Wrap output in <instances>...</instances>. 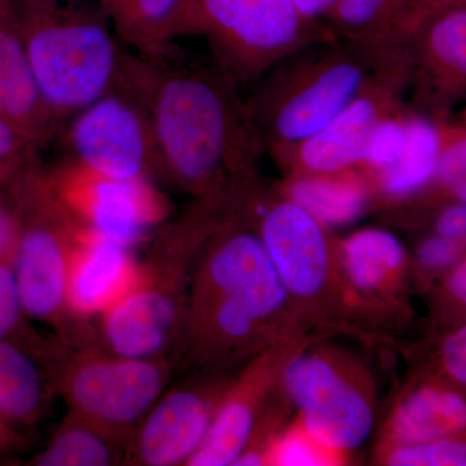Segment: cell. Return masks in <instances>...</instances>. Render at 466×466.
Masks as SVG:
<instances>
[{
	"label": "cell",
	"instance_id": "obj_1",
	"mask_svg": "<svg viewBox=\"0 0 466 466\" xmlns=\"http://www.w3.org/2000/svg\"><path fill=\"white\" fill-rule=\"evenodd\" d=\"M116 84L146 110L159 177L195 198L258 186L263 152L247 100L216 61L186 60L175 47L157 56L125 52Z\"/></svg>",
	"mask_w": 466,
	"mask_h": 466
},
{
	"label": "cell",
	"instance_id": "obj_2",
	"mask_svg": "<svg viewBox=\"0 0 466 466\" xmlns=\"http://www.w3.org/2000/svg\"><path fill=\"white\" fill-rule=\"evenodd\" d=\"M296 330L305 329L293 317L250 208H227L208 231L193 269L173 355L177 367L222 373Z\"/></svg>",
	"mask_w": 466,
	"mask_h": 466
},
{
	"label": "cell",
	"instance_id": "obj_3",
	"mask_svg": "<svg viewBox=\"0 0 466 466\" xmlns=\"http://www.w3.org/2000/svg\"><path fill=\"white\" fill-rule=\"evenodd\" d=\"M408 67L401 45L323 39L285 58L257 82L248 115L262 152L274 155L314 137L361 92Z\"/></svg>",
	"mask_w": 466,
	"mask_h": 466
},
{
	"label": "cell",
	"instance_id": "obj_4",
	"mask_svg": "<svg viewBox=\"0 0 466 466\" xmlns=\"http://www.w3.org/2000/svg\"><path fill=\"white\" fill-rule=\"evenodd\" d=\"M11 5L34 73L63 130L79 110L115 87L125 56L122 45L97 0Z\"/></svg>",
	"mask_w": 466,
	"mask_h": 466
},
{
	"label": "cell",
	"instance_id": "obj_5",
	"mask_svg": "<svg viewBox=\"0 0 466 466\" xmlns=\"http://www.w3.org/2000/svg\"><path fill=\"white\" fill-rule=\"evenodd\" d=\"M156 233L139 283L97 319V342L122 357L173 358L208 225L200 214L187 210Z\"/></svg>",
	"mask_w": 466,
	"mask_h": 466
},
{
	"label": "cell",
	"instance_id": "obj_6",
	"mask_svg": "<svg viewBox=\"0 0 466 466\" xmlns=\"http://www.w3.org/2000/svg\"><path fill=\"white\" fill-rule=\"evenodd\" d=\"M5 192L18 218L14 267L27 317L54 328L66 346L90 343L95 330L76 323L66 303L67 271L81 226L52 195L43 167Z\"/></svg>",
	"mask_w": 466,
	"mask_h": 466
},
{
	"label": "cell",
	"instance_id": "obj_7",
	"mask_svg": "<svg viewBox=\"0 0 466 466\" xmlns=\"http://www.w3.org/2000/svg\"><path fill=\"white\" fill-rule=\"evenodd\" d=\"M251 219L274 265L297 323L309 330L350 311L337 263V242L306 208L260 187Z\"/></svg>",
	"mask_w": 466,
	"mask_h": 466
},
{
	"label": "cell",
	"instance_id": "obj_8",
	"mask_svg": "<svg viewBox=\"0 0 466 466\" xmlns=\"http://www.w3.org/2000/svg\"><path fill=\"white\" fill-rule=\"evenodd\" d=\"M177 370L170 357H122L91 343L66 346L48 370L67 412L130 441Z\"/></svg>",
	"mask_w": 466,
	"mask_h": 466
},
{
	"label": "cell",
	"instance_id": "obj_9",
	"mask_svg": "<svg viewBox=\"0 0 466 466\" xmlns=\"http://www.w3.org/2000/svg\"><path fill=\"white\" fill-rule=\"evenodd\" d=\"M193 35L208 39L214 61L238 86L257 84L306 46L332 38L291 0H192Z\"/></svg>",
	"mask_w": 466,
	"mask_h": 466
},
{
	"label": "cell",
	"instance_id": "obj_10",
	"mask_svg": "<svg viewBox=\"0 0 466 466\" xmlns=\"http://www.w3.org/2000/svg\"><path fill=\"white\" fill-rule=\"evenodd\" d=\"M279 389L314 440L346 459L372 434L375 401L360 367L329 348L297 350L281 372Z\"/></svg>",
	"mask_w": 466,
	"mask_h": 466
},
{
	"label": "cell",
	"instance_id": "obj_11",
	"mask_svg": "<svg viewBox=\"0 0 466 466\" xmlns=\"http://www.w3.org/2000/svg\"><path fill=\"white\" fill-rule=\"evenodd\" d=\"M48 188L85 228L134 248L148 240L173 213L152 179H119L64 158L43 167Z\"/></svg>",
	"mask_w": 466,
	"mask_h": 466
},
{
	"label": "cell",
	"instance_id": "obj_12",
	"mask_svg": "<svg viewBox=\"0 0 466 466\" xmlns=\"http://www.w3.org/2000/svg\"><path fill=\"white\" fill-rule=\"evenodd\" d=\"M66 158L119 179L159 177L157 155L146 110L116 84L73 116L61 130Z\"/></svg>",
	"mask_w": 466,
	"mask_h": 466
},
{
	"label": "cell",
	"instance_id": "obj_13",
	"mask_svg": "<svg viewBox=\"0 0 466 466\" xmlns=\"http://www.w3.org/2000/svg\"><path fill=\"white\" fill-rule=\"evenodd\" d=\"M232 379L204 373L170 385L134 431L124 465H188Z\"/></svg>",
	"mask_w": 466,
	"mask_h": 466
},
{
	"label": "cell",
	"instance_id": "obj_14",
	"mask_svg": "<svg viewBox=\"0 0 466 466\" xmlns=\"http://www.w3.org/2000/svg\"><path fill=\"white\" fill-rule=\"evenodd\" d=\"M306 333L291 332L248 361L229 382L204 443L187 466L235 464L269 415V400L278 390L285 363L309 342Z\"/></svg>",
	"mask_w": 466,
	"mask_h": 466
},
{
	"label": "cell",
	"instance_id": "obj_15",
	"mask_svg": "<svg viewBox=\"0 0 466 466\" xmlns=\"http://www.w3.org/2000/svg\"><path fill=\"white\" fill-rule=\"evenodd\" d=\"M408 84V67L392 70L361 92L323 130L305 142L279 150L271 157L287 177L339 173L358 167L377 124L403 108L401 97Z\"/></svg>",
	"mask_w": 466,
	"mask_h": 466
},
{
	"label": "cell",
	"instance_id": "obj_16",
	"mask_svg": "<svg viewBox=\"0 0 466 466\" xmlns=\"http://www.w3.org/2000/svg\"><path fill=\"white\" fill-rule=\"evenodd\" d=\"M403 42L417 112L441 119L466 99V11L431 15Z\"/></svg>",
	"mask_w": 466,
	"mask_h": 466
},
{
	"label": "cell",
	"instance_id": "obj_17",
	"mask_svg": "<svg viewBox=\"0 0 466 466\" xmlns=\"http://www.w3.org/2000/svg\"><path fill=\"white\" fill-rule=\"evenodd\" d=\"M142 276L134 248L79 227L67 271L66 303L76 323L91 325L124 299Z\"/></svg>",
	"mask_w": 466,
	"mask_h": 466
},
{
	"label": "cell",
	"instance_id": "obj_18",
	"mask_svg": "<svg viewBox=\"0 0 466 466\" xmlns=\"http://www.w3.org/2000/svg\"><path fill=\"white\" fill-rule=\"evenodd\" d=\"M336 250L350 311L397 300L407 275L408 254L394 233L368 227L337 242Z\"/></svg>",
	"mask_w": 466,
	"mask_h": 466
},
{
	"label": "cell",
	"instance_id": "obj_19",
	"mask_svg": "<svg viewBox=\"0 0 466 466\" xmlns=\"http://www.w3.org/2000/svg\"><path fill=\"white\" fill-rule=\"evenodd\" d=\"M0 116L41 149L61 133L27 56L11 0H0Z\"/></svg>",
	"mask_w": 466,
	"mask_h": 466
},
{
	"label": "cell",
	"instance_id": "obj_20",
	"mask_svg": "<svg viewBox=\"0 0 466 466\" xmlns=\"http://www.w3.org/2000/svg\"><path fill=\"white\" fill-rule=\"evenodd\" d=\"M466 435V391L441 375L410 383L392 408L381 450Z\"/></svg>",
	"mask_w": 466,
	"mask_h": 466
},
{
	"label": "cell",
	"instance_id": "obj_21",
	"mask_svg": "<svg viewBox=\"0 0 466 466\" xmlns=\"http://www.w3.org/2000/svg\"><path fill=\"white\" fill-rule=\"evenodd\" d=\"M119 43L157 56L193 35L192 0H97Z\"/></svg>",
	"mask_w": 466,
	"mask_h": 466
},
{
	"label": "cell",
	"instance_id": "obj_22",
	"mask_svg": "<svg viewBox=\"0 0 466 466\" xmlns=\"http://www.w3.org/2000/svg\"><path fill=\"white\" fill-rule=\"evenodd\" d=\"M443 146V122L420 112L407 113V143L400 157L379 173L366 175L373 198L412 200L433 186Z\"/></svg>",
	"mask_w": 466,
	"mask_h": 466
},
{
	"label": "cell",
	"instance_id": "obj_23",
	"mask_svg": "<svg viewBox=\"0 0 466 466\" xmlns=\"http://www.w3.org/2000/svg\"><path fill=\"white\" fill-rule=\"evenodd\" d=\"M280 191L328 229L351 225L373 200L372 187L359 167L339 173L289 175Z\"/></svg>",
	"mask_w": 466,
	"mask_h": 466
},
{
	"label": "cell",
	"instance_id": "obj_24",
	"mask_svg": "<svg viewBox=\"0 0 466 466\" xmlns=\"http://www.w3.org/2000/svg\"><path fill=\"white\" fill-rule=\"evenodd\" d=\"M130 441L67 412L47 447L34 456L36 466L124 465Z\"/></svg>",
	"mask_w": 466,
	"mask_h": 466
},
{
	"label": "cell",
	"instance_id": "obj_25",
	"mask_svg": "<svg viewBox=\"0 0 466 466\" xmlns=\"http://www.w3.org/2000/svg\"><path fill=\"white\" fill-rule=\"evenodd\" d=\"M39 361L16 343L0 339V420L14 429L41 420L48 389Z\"/></svg>",
	"mask_w": 466,
	"mask_h": 466
},
{
	"label": "cell",
	"instance_id": "obj_26",
	"mask_svg": "<svg viewBox=\"0 0 466 466\" xmlns=\"http://www.w3.org/2000/svg\"><path fill=\"white\" fill-rule=\"evenodd\" d=\"M410 0H337L325 21L334 36L367 45H400Z\"/></svg>",
	"mask_w": 466,
	"mask_h": 466
},
{
	"label": "cell",
	"instance_id": "obj_27",
	"mask_svg": "<svg viewBox=\"0 0 466 466\" xmlns=\"http://www.w3.org/2000/svg\"><path fill=\"white\" fill-rule=\"evenodd\" d=\"M0 339L16 343L26 350L47 370L63 352L64 343L56 339L48 341L29 323L12 260H0Z\"/></svg>",
	"mask_w": 466,
	"mask_h": 466
},
{
	"label": "cell",
	"instance_id": "obj_28",
	"mask_svg": "<svg viewBox=\"0 0 466 466\" xmlns=\"http://www.w3.org/2000/svg\"><path fill=\"white\" fill-rule=\"evenodd\" d=\"M342 461V456L319 443L297 421L276 431L266 451V465L325 466Z\"/></svg>",
	"mask_w": 466,
	"mask_h": 466
},
{
	"label": "cell",
	"instance_id": "obj_29",
	"mask_svg": "<svg viewBox=\"0 0 466 466\" xmlns=\"http://www.w3.org/2000/svg\"><path fill=\"white\" fill-rule=\"evenodd\" d=\"M41 150L16 126L0 116V191H7L42 167Z\"/></svg>",
	"mask_w": 466,
	"mask_h": 466
},
{
	"label": "cell",
	"instance_id": "obj_30",
	"mask_svg": "<svg viewBox=\"0 0 466 466\" xmlns=\"http://www.w3.org/2000/svg\"><path fill=\"white\" fill-rule=\"evenodd\" d=\"M380 460L391 466H466V435L395 447Z\"/></svg>",
	"mask_w": 466,
	"mask_h": 466
},
{
	"label": "cell",
	"instance_id": "obj_31",
	"mask_svg": "<svg viewBox=\"0 0 466 466\" xmlns=\"http://www.w3.org/2000/svg\"><path fill=\"white\" fill-rule=\"evenodd\" d=\"M407 113L401 108L377 124L358 167L364 174L379 173L400 157L407 143Z\"/></svg>",
	"mask_w": 466,
	"mask_h": 466
},
{
	"label": "cell",
	"instance_id": "obj_32",
	"mask_svg": "<svg viewBox=\"0 0 466 466\" xmlns=\"http://www.w3.org/2000/svg\"><path fill=\"white\" fill-rule=\"evenodd\" d=\"M466 179V125L443 124V146L433 186L429 191H441L450 184Z\"/></svg>",
	"mask_w": 466,
	"mask_h": 466
},
{
	"label": "cell",
	"instance_id": "obj_33",
	"mask_svg": "<svg viewBox=\"0 0 466 466\" xmlns=\"http://www.w3.org/2000/svg\"><path fill=\"white\" fill-rule=\"evenodd\" d=\"M465 254V245L434 232L417 248L416 265L425 275L449 274Z\"/></svg>",
	"mask_w": 466,
	"mask_h": 466
},
{
	"label": "cell",
	"instance_id": "obj_34",
	"mask_svg": "<svg viewBox=\"0 0 466 466\" xmlns=\"http://www.w3.org/2000/svg\"><path fill=\"white\" fill-rule=\"evenodd\" d=\"M440 375L466 391V321L444 337L438 352Z\"/></svg>",
	"mask_w": 466,
	"mask_h": 466
},
{
	"label": "cell",
	"instance_id": "obj_35",
	"mask_svg": "<svg viewBox=\"0 0 466 466\" xmlns=\"http://www.w3.org/2000/svg\"><path fill=\"white\" fill-rule=\"evenodd\" d=\"M438 306L456 325L466 321V254L446 275L438 294Z\"/></svg>",
	"mask_w": 466,
	"mask_h": 466
},
{
	"label": "cell",
	"instance_id": "obj_36",
	"mask_svg": "<svg viewBox=\"0 0 466 466\" xmlns=\"http://www.w3.org/2000/svg\"><path fill=\"white\" fill-rule=\"evenodd\" d=\"M443 11H466V0H410L400 25V38L426 17Z\"/></svg>",
	"mask_w": 466,
	"mask_h": 466
},
{
	"label": "cell",
	"instance_id": "obj_37",
	"mask_svg": "<svg viewBox=\"0 0 466 466\" xmlns=\"http://www.w3.org/2000/svg\"><path fill=\"white\" fill-rule=\"evenodd\" d=\"M434 232L466 247V202L450 201L434 218Z\"/></svg>",
	"mask_w": 466,
	"mask_h": 466
},
{
	"label": "cell",
	"instance_id": "obj_38",
	"mask_svg": "<svg viewBox=\"0 0 466 466\" xmlns=\"http://www.w3.org/2000/svg\"><path fill=\"white\" fill-rule=\"evenodd\" d=\"M18 236V218L7 193L0 191V260L15 259Z\"/></svg>",
	"mask_w": 466,
	"mask_h": 466
},
{
	"label": "cell",
	"instance_id": "obj_39",
	"mask_svg": "<svg viewBox=\"0 0 466 466\" xmlns=\"http://www.w3.org/2000/svg\"><path fill=\"white\" fill-rule=\"evenodd\" d=\"M303 16L325 24L332 14L337 0H291Z\"/></svg>",
	"mask_w": 466,
	"mask_h": 466
},
{
	"label": "cell",
	"instance_id": "obj_40",
	"mask_svg": "<svg viewBox=\"0 0 466 466\" xmlns=\"http://www.w3.org/2000/svg\"><path fill=\"white\" fill-rule=\"evenodd\" d=\"M20 441L16 429L12 428L0 420V455L16 447Z\"/></svg>",
	"mask_w": 466,
	"mask_h": 466
},
{
	"label": "cell",
	"instance_id": "obj_41",
	"mask_svg": "<svg viewBox=\"0 0 466 466\" xmlns=\"http://www.w3.org/2000/svg\"><path fill=\"white\" fill-rule=\"evenodd\" d=\"M464 124L466 125V106H465V110H464Z\"/></svg>",
	"mask_w": 466,
	"mask_h": 466
}]
</instances>
